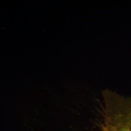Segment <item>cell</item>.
Wrapping results in <instances>:
<instances>
[{
  "mask_svg": "<svg viewBox=\"0 0 131 131\" xmlns=\"http://www.w3.org/2000/svg\"><path fill=\"white\" fill-rule=\"evenodd\" d=\"M106 114L104 131H131V106H112Z\"/></svg>",
  "mask_w": 131,
  "mask_h": 131,
  "instance_id": "cell-1",
  "label": "cell"
}]
</instances>
